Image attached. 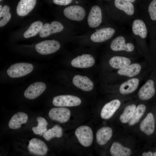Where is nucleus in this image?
Returning <instances> with one entry per match:
<instances>
[{
  "label": "nucleus",
  "instance_id": "36",
  "mask_svg": "<svg viewBox=\"0 0 156 156\" xmlns=\"http://www.w3.org/2000/svg\"><path fill=\"white\" fill-rule=\"evenodd\" d=\"M153 156H156V152H155L153 153Z\"/></svg>",
  "mask_w": 156,
  "mask_h": 156
},
{
  "label": "nucleus",
  "instance_id": "20",
  "mask_svg": "<svg viewBox=\"0 0 156 156\" xmlns=\"http://www.w3.org/2000/svg\"><path fill=\"white\" fill-rule=\"evenodd\" d=\"M112 129L109 127H105L99 129L96 133V140L100 145L106 144L112 136Z\"/></svg>",
  "mask_w": 156,
  "mask_h": 156
},
{
  "label": "nucleus",
  "instance_id": "5",
  "mask_svg": "<svg viewBox=\"0 0 156 156\" xmlns=\"http://www.w3.org/2000/svg\"><path fill=\"white\" fill-rule=\"evenodd\" d=\"M75 134L79 142L82 146L88 147L92 144L93 139L92 131L89 126L82 125L76 130Z\"/></svg>",
  "mask_w": 156,
  "mask_h": 156
},
{
  "label": "nucleus",
  "instance_id": "2",
  "mask_svg": "<svg viewBox=\"0 0 156 156\" xmlns=\"http://www.w3.org/2000/svg\"><path fill=\"white\" fill-rule=\"evenodd\" d=\"M110 48L116 55L138 59L141 56L137 45L122 36H118L113 39Z\"/></svg>",
  "mask_w": 156,
  "mask_h": 156
},
{
  "label": "nucleus",
  "instance_id": "18",
  "mask_svg": "<svg viewBox=\"0 0 156 156\" xmlns=\"http://www.w3.org/2000/svg\"><path fill=\"white\" fill-rule=\"evenodd\" d=\"M155 128V121L154 116L152 113H149L140 123V129L146 135H149L153 133Z\"/></svg>",
  "mask_w": 156,
  "mask_h": 156
},
{
  "label": "nucleus",
  "instance_id": "25",
  "mask_svg": "<svg viewBox=\"0 0 156 156\" xmlns=\"http://www.w3.org/2000/svg\"><path fill=\"white\" fill-rule=\"evenodd\" d=\"M136 107L134 103L129 104L126 106L120 116V121L123 123L128 122L133 116Z\"/></svg>",
  "mask_w": 156,
  "mask_h": 156
},
{
  "label": "nucleus",
  "instance_id": "27",
  "mask_svg": "<svg viewBox=\"0 0 156 156\" xmlns=\"http://www.w3.org/2000/svg\"><path fill=\"white\" fill-rule=\"evenodd\" d=\"M43 26L42 23L40 21L33 22L24 33V37L28 38L36 36L39 33Z\"/></svg>",
  "mask_w": 156,
  "mask_h": 156
},
{
  "label": "nucleus",
  "instance_id": "12",
  "mask_svg": "<svg viewBox=\"0 0 156 156\" xmlns=\"http://www.w3.org/2000/svg\"><path fill=\"white\" fill-rule=\"evenodd\" d=\"M115 32V30L112 27H103L93 33L91 36L90 39L95 42H104L111 38Z\"/></svg>",
  "mask_w": 156,
  "mask_h": 156
},
{
  "label": "nucleus",
  "instance_id": "33",
  "mask_svg": "<svg viewBox=\"0 0 156 156\" xmlns=\"http://www.w3.org/2000/svg\"><path fill=\"white\" fill-rule=\"evenodd\" d=\"M143 156H153V153L151 151H148L147 152H144L142 153Z\"/></svg>",
  "mask_w": 156,
  "mask_h": 156
},
{
  "label": "nucleus",
  "instance_id": "11",
  "mask_svg": "<svg viewBox=\"0 0 156 156\" xmlns=\"http://www.w3.org/2000/svg\"><path fill=\"white\" fill-rule=\"evenodd\" d=\"M121 102L120 99H115L106 103L103 107L101 116L104 119L111 118L120 106Z\"/></svg>",
  "mask_w": 156,
  "mask_h": 156
},
{
  "label": "nucleus",
  "instance_id": "23",
  "mask_svg": "<svg viewBox=\"0 0 156 156\" xmlns=\"http://www.w3.org/2000/svg\"><path fill=\"white\" fill-rule=\"evenodd\" d=\"M110 152L113 156H129L131 153V150L129 148L124 147L116 142L112 144Z\"/></svg>",
  "mask_w": 156,
  "mask_h": 156
},
{
  "label": "nucleus",
  "instance_id": "16",
  "mask_svg": "<svg viewBox=\"0 0 156 156\" xmlns=\"http://www.w3.org/2000/svg\"><path fill=\"white\" fill-rule=\"evenodd\" d=\"M64 29V26L60 22L53 21L51 24L46 23L43 26L39 35L41 38L47 37L51 34L60 32Z\"/></svg>",
  "mask_w": 156,
  "mask_h": 156
},
{
  "label": "nucleus",
  "instance_id": "10",
  "mask_svg": "<svg viewBox=\"0 0 156 156\" xmlns=\"http://www.w3.org/2000/svg\"><path fill=\"white\" fill-rule=\"evenodd\" d=\"M63 13L66 17L74 21H80L84 18L86 12L84 9L79 5H72L66 8Z\"/></svg>",
  "mask_w": 156,
  "mask_h": 156
},
{
  "label": "nucleus",
  "instance_id": "28",
  "mask_svg": "<svg viewBox=\"0 0 156 156\" xmlns=\"http://www.w3.org/2000/svg\"><path fill=\"white\" fill-rule=\"evenodd\" d=\"M36 120L38 122L37 126L33 127L32 130L35 134L41 136L47 131L48 123L44 118L41 116L38 117Z\"/></svg>",
  "mask_w": 156,
  "mask_h": 156
},
{
  "label": "nucleus",
  "instance_id": "13",
  "mask_svg": "<svg viewBox=\"0 0 156 156\" xmlns=\"http://www.w3.org/2000/svg\"><path fill=\"white\" fill-rule=\"evenodd\" d=\"M46 85L42 82H37L30 85L24 92L25 96L29 99H33L40 95L45 90Z\"/></svg>",
  "mask_w": 156,
  "mask_h": 156
},
{
  "label": "nucleus",
  "instance_id": "19",
  "mask_svg": "<svg viewBox=\"0 0 156 156\" xmlns=\"http://www.w3.org/2000/svg\"><path fill=\"white\" fill-rule=\"evenodd\" d=\"M36 0H20L16 8V12L20 16L28 14L34 8Z\"/></svg>",
  "mask_w": 156,
  "mask_h": 156
},
{
  "label": "nucleus",
  "instance_id": "32",
  "mask_svg": "<svg viewBox=\"0 0 156 156\" xmlns=\"http://www.w3.org/2000/svg\"><path fill=\"white\" fill-rule=\"evenodd\" d=\"M73 0H53L55 4L61 5H66L71 3Z\"/></svg>",
  "mask_w": 156,
  "mask_h": 156
},
{
  "label": "nucleus",
  "instance_id": "24",
  "mask_svg": "<svg viewBox=\"0 0 156 156\" xmlns=\"http://www.w3.org/2000/svg\"><path fill=\"white\" fill-rule=\"evenodd\" d=\"M114 4L118 9L128 15H132L134 13V7L131 2L124 0H115Z\"/></svg>",
  "mask_w": 156,
  "mask_h": 156
},
{
  "label": "nucleus",
  "instance_id": "7",
  "mask_svg": "<svg viewBox=\"0 0 156 156\" xmlns=\"http://www.w3.org/2000/svg\"><path fill=\"white\" fill-rule=\"evenodd\" d=\"M60 47V43L54 40H45L41 42L35 46L37 51L42 55H48L53 53Z\"/></svg>",
  "mask_w": 156,
  "mask_h": 156
},
{
  "label": "nucleus",
  "instance_id": "30",
  "mask_svg": "<svg viewBox=\"0 0 156 156\" xmlns=\"http://www.w3.org/2000/svg\"><path fill=\"white\" fill-rule=\"evenodd\" d=\"M10 8L7 5L3 6L0 12V27L5 25L10 20L11 14L9 12Z\"/></svg>",
  "mask_w": 156,
  "mask_h": 156
},
{
  "label": "nucleus",
  "instance_id": "31",
  "mask_svg": "<svg viewBox=\"0 0 156 156\" xmlns=\"http://www.w3.org/2000/svg\"><path fill=\"white\" fill-rule=\"evenodd\" d=\"M148 12L150 18L153 21L156 20V0H153L148 7Z\"/></svg>",
  "mask_w": 156,
  "mask_h": 156
},
{
  "label": "nucleus",
  "instance_id": "6",
  "mask_svg": "<svg viewBox=\"0 0 156 156\" xmlns=\"http://www.w3.org/2000/svg\"><path fill=\"white\" fill-rule=\"evenodd\" d=\"M81 99L78 97L70 95L58 96L53 98V105L57 107H74L79 105Z\"/></svg>",
  "mask_w": 156,
  "mask_h": 156
},
{
  "label": "nucleus",
  "instance_id": "8",
  "mask_svg": "<svg viewBox=\"0 0 156 156\" xmlns=\"http://www.w3.org/2000/svg\"><path fill=\"white\" fill-rule=\"evenodd\" d=\"M70 112L67 108L64 107L51 108L49 113V116L52 120L61 123L67 122L70 118Z\"/></svg>",
  "mask_w": 156,
  "mask_h": 156
},
{
  "label": "nucleus",
  "instance_id": "4",
  "mask_svg": "<svg viewBox=\"0 0 156 156\" xmlns=\"http://www.w3.org/2000/svg\"><path fill=\"white\" fill-rule=\"evenodd\" d=\"M33 66L30 63H18L12 65L7 70L9 76L16 78L22 77L30 73L33 70Z\"/></svg>",
  "mask_w": 156,
  "mask_h": 156
},
{
  "label": "nucleus",
  "instance_id": "17",
  "mask_svg": "<svg viewBox=\"0 0 156 156\" xmlns=\"http://www.w3.org/2000/svg\"><path fill=\"white\" fill-rule=\"evenodd\" d=\"M73 83L76 87L85 91L91 90L94 87L92 82L85 76L75 75L73 78Z\"/></svg>",
  "mask_w": 156,
  "mask_h": 156
},
{
  "label": "nucleus",
  "instance_id": "35",
  "mask_svg": "<svg viewBox=\"0 0 156 156\" xmlns=\"http://www.w3.org/2000/svg\"><path fill=\"white\" fill-rule=\"evenodd\" d=\"M2 6L1 5H0V11L1 12L2 9Z\"/></svg>",
  "mask_w": 156,
  "mask_h": 156
},
{
  "label": "nucleus",
  "instance_id": "37",
  "mask_svg": "<svg viewBox=\"0 0 156 156\" xmlns=\"http://www.w3.org/2000/svg\"><path fill=\"white\" fill-rule=\"evenodd\" d=\"M3 0H0V1H2Z\"/></svg>",
  "mask_w": 156,
  "mask_h": 156
},
{
  "label": "nucleus",
  "instance_id": "22",
  "mask_svg": "<svg viewBox=\"0 0 156 156\" xmlns=\"http://www.w3.org/2000/svg\"><path fill=\"white\" fill-rule=\"evenodd\" d=\"M132 29L133 34L138 36L142 39H145L147 34L146 24L142 20L136 19L133 22Z\"/></svg>",
  "mask_w": 156,
  "mask_h": 156
},
{
  "label": "nucleus",
  "instance_id": "9",
  "mask_svg": "<svg viewBox=\"0 0 156 156\" xmlns=\"http://www.w3.org/2000/svg\"><path fill=\"white\" fill-rule=\"evenodd\" d=\"M27 148L30 153L37 156L46 155L48 150L46 144L42 140L36 138H32L30 140Z\"/></svg>",
  "mask_w": 156,
  "mask_h": 156
},
{
  "label": "nucleus",
  "instance_id": "34",
  "mask_svg": "<svg viewBox=\"0 0 156 156\" xmlns=\"http://www.w3.org/2000/svg\"><path fill=\"white\" fill-rule=\"evenodd\" d=\"M126 1H129L131 2H134L135 1V0H124Z\"/></svg>",
  "mask_w": 156,
  "mask_h": 156
},
{
  "label": "nucleus",
  "instance_id": "14",
  "mask_svg": "<svg viewBox=\"0 0 156 156\" xmlns=\"http://www.w3.org/2000/svg\"><path fill=\"white\" fill-rule=\"evenodd\" d=\"M95 63L93 57L89 54H83L79 55L73 59L71 64L75 67L80 68H86L93 66Z\"/></svg>",
  "mask_w": 156,
  "mask_h": 156
},
{
  "label": "nucleus",
  "instance_id": "29",
  "mask_svg": "<svg viewBox=\"0 0 156 156\" xmlns=\"http://www.w3.org/2000/svg\"><path fill=\"white\" fill-rule=\"evenodd\" d=\"M145 105L141 103L137 107L132 118L129 123L130 125H133L137 123L142 116L146 110Z\"/></svg>",
  "mask_w": 156,
  "mask_h": 156
},
{
  "label": "nucleus",
  "instance_id": "21",
  "mask_svg": "<svg viewBox=\"0 0 156 156\" xmlns=\"http://www.w3.org/2000/svg\"><path fill=\"white\" fill-rule=\"evenodd\" d=\"M28 116L25 113L19 112L15 114L12 117L8 123L9 127L12 129L20 128L21 125L27 122Z\"/></svg>",
  "mask_w": 156,
  "mask_h": 156
},
{
  "label": "nucleus",
  "instance_id": "26",
  "mask_svg": "<svg viewBox=\"0 0 156 156\" xmlns=\"http://www.w3.org/2000/svg\"><path fill=\"white\" fill-rule=\"evenodd\" d=\"M63 134L62 128L58 125H56L45 131L43 134V137L46 140L49 141L54 138H60Z\"/></svg>",
  "mask_w": 156,
  "mask_h": 156
},
{
  "label": "nucleus",
  "instance_id": "15",
  "mask_svg": "<svg viewBox=\"0 0 156 156\" xmlns=\"http://www.w3.org/2000/svg\"><path fill=\"white\" fill-rule=\"evenodd\" d=\"M102 14L100 8L97 5L93 6L91 8L88 17V23L90 27H98L102 21Z\"/></svg>",
  "mask_w": 156,
  "mask_h": 156
},
{
  "label": "nucleus",
  "instance_id": "3",
  "mask_svg": "<svg viewBox=\"0 0 156 156\" xmlns=\"http://www.w3.org/2000/svg\"><path fill=\"white\" fill-rule=\"evenodd\" d=\"M156 82L153 77L146 78L144 83L138 89V97L140 100L145 101L152 98L156 92Z\"/></svg>",
  "mask_w": 156,
  "mask_h": 156
},
{
  "label": "nucleus",
  "instance_id": "1",
  "mask_svg": "<svg viewBox=\"0 0 156 156\" xmlns=\"http://www.w3.org/2000/svg\"><path fill=\"white\" fill-rule=\"evenodd\" d=\"M148 64L145 61L138 62L115 71L112 73V81L114 83L122 82L147 72Z\"/></svg>",
  "mask_w": 156,
  "mask_h": 156
}]
</instances>
